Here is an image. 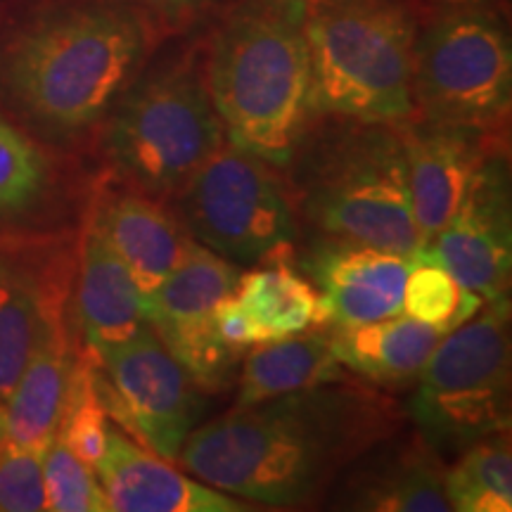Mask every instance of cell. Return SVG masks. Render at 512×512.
Returning a JSON list of instances; mask_svg holds the SVG:
<instances>
[{"label":"cell","mask_w":512,"mask_h":512,"mask_svg":"<svg viewBox=\"0 0 512 512\" xmlns=\"http://www.w3.org/2000/svg\"><path fill=\"white\" fill-rule=\"evenodd\" d=\"M406 427V406L394 396L344 377L233 406L197 425L176 460L200 482L249 503L313 508L354 460Z\"/></svg>","instance_id":"1"},{"label":"cell","mask_w":512,"mask_h":512,"mask_svg":"<svg viewBox=\"0 0 512 512\" xmlns=\"http://www.w3.org/2000/svg\"><path fill=\"white\" fill-rule=\"evenodd\" d=\"M164 38L155 19L126 0H69L12 38L0 83L36 131L69 140L105 121Z\"/></svg>","instance_id":"2"},{"label":"cell","mask_w":512,"mask_h":512,"mask_svg":"<svg viewBox=\"0 0 512 512\" xmlns=\"http://www.w3.org/2000/svg\"><path fill=\"white\" fill-rule=\"evenodd\" d=\"M309 0H235L204 36V76L228 140L278 169L311 119Z\"/></svg>","instance_id":"3"},{"label":"cell","mask_w":512,"mask_h":512,"mask_svg":"<svg viewBox=\"0 0 512 512\" xmlns=\"http://www.w3.org/2000/svg\"><path fill=\"white\" fill-rule=\"evenodd\" d=\"M280 171L316 238L420 254L399 126L316 114Z\"/></svg>","instance_id":"4"},{"label":"cell","mask_w":512,"mask_h":512,"mask_svg":"<svg viewBox=\"0 0 512 512\" xmlns=\"http://www.w3.org/2000/svg\"><path fill=\"white\" fill-rule=\"evenodd\" d=\"M102 155L126 188L171 202L228 140L204 76V36L159 43L100 124Z\"/></svg>","instance_id":"5"},{"label":"cell","mask_w":512,"mask_h":512,"mask_svg":"<svg viewBox=\"0 0 512 512\" xmlns=\"http://www.w3.org/2000/svg\"><path fill=\"white\" fill-rule=\"evenodd\" d=\"M418 0H309V110L399 126L413 119Z\"/></svg>","instance_id":"6"},{"label":"cell","mask_w":512,"mask_h":512,"mask_svg":"<svg viewBox=\"0 0 512 512\" xmlns=\"http://www.w3.org/2000/svg\"><path fill=\"white\" fill-rule=\"evenodd\" d=\"M510 377V297H501L439 339L415 377L408 422L448 463L479 439L510 430Z\"/></svg>","instance_id":"7"},{"label":"cell","mask_w":512,"mask_h":512,"mask_svg":"<svg viewBox=\"0 0 512 512\" xmlns=\"http://www.w3.org/2000/svg\"><path fill=\"white\" fill-rule=\"evenodd\" d=\"M413 117L508 131L512 43L494 8L422 12L413 48Z\"/></svg>","instance_id":"8"},{"label":"cell","mask_w":512,"mask_h":512,"mask_svg":"<svg viewBox=\"0 0 512 512\" xmlns=\"http://www.w3.org/2000/svg\"><path fill=\"white\" fill-rule=\"evenodd\" d=\"M169 204L197 245L235 266L297 256L302 223L283 174L233 140H226Z\"/></svg>","instance_id":"9"},{"label":"cell","mask_w":512,"mask_h":512,"mask_svg":"<svg viewBox=\"0 0 512 512\" xmlns=\"http://www.w3.org/2000/svg\"><path fill=\"white\" fill-rule=\"evenodd\" d=\"M95 358L107 415L150 451L174 463L204 415V392L188 370L150 325Z\"/></svg>","instance_id":"10"},{"label":"cell","mask_w":512,"mask_h":512,"mask_svg":"<svg viewBox=\"0 0 512 512\" xmlns=\"http://www.w3.org/2000/svg\"><path fill=\"white\" fill-rule=\"evenodd\" d=\"M240 266L197 245L159 283L143 294L145 320L204 394L235 382L242 351L228 344L216 328L214 311L233 297Z\"/></svg>","instance_id":"11"},{"label":"cell","mask_w":512,"mask_h":512,"mask_svg":"<svg viewBox=\"0 0 512 512\" xmlns=\"http://www.w3.org/2000/svg\"><path fill=\"white\" fill-rule=\"evenodd\" d=\"M508 150L484 159L451 221L420 249L484 302L510 297L512 211Z\"/></svg>","instance_id":"12"},{"label":"cell","mask_w":512,"mask_h":512,"mask_svg":"<svg viewBox=\"0 0 512 512\" xmlns=\"http://www.w3.org/2000/svg\"><path fill=\"white\" fill-rule=\"evenodd\" d=\"M399 133L413 219L425 247L456 214L484 159L508 150V131H477L413 117L399 124Z\"/></svg>","instance_id":"13"},{"label":"cell","mask_w":512,"mask_h":512,"mask_svg":"<svg viewBox=\"0 0 512 512\" xmlns=\"http://www.w3.org/2000/svg\"><path fill=\"white\" fill-rule=\"evenodd\" d=\"M415 256L366 242L316 238L299 254L320 297L323 328L358 325L403 313V287Z\"/></svg>","instance_id":"14"},{"label":"cell","mask_w":512,"mask_h":512,"mask_svg":"<svg viewBox=\"0 0 512 512\" xmlns=\"http://www.w3.org/2000/svg\"><path fill=\"white\" fill-rule=\"evenodd\" d=\"M446 463L413 427L354 460L325 494V508L366 512H451Z\"/></svg>","instance_id":"15"},{"label":"cell","mask_w":512,"mask_h":512,"mask_svg":"<svg viewBox=\"0 0 512 512\" xmlns=\"http://www.w3.org/2000/svg\"><path fill=\"white\" fill-rule=\"evenodd\" d=\"M110 510L117 512H245L226 491L183 475L150 448H140L121 430L110 427L107 446L95 465Z\"/></svg>","instance_id":"16"},{"label":"cell","mask_w":512,"mask_h":512,"mask_svg":"<svg viewBox=\"0 0 512 512\" xmlns=\"http://www.w3.org/2000/svg\"><path fill=\"white\" fill-rule=\"evenodd\" d=\"M76 351L64 320V294L50 299L29 363L0 408L3 432L19 446L46 451L60 427Z\"/></svg>","instance_id":"17"},{"label":"cell","mask_w":512,"mask_h":512,"mask_svg":"<svg viewBox=\"0 0 512 512\" xmlns=\"http://www.w3.org/2000/svg\"><path fill=\"white\" fill-rule=\"evenodd\" d=\"M91 214L143 294L155 290L195 247L169 202L126 185L102 195Z\"/></svg>","instance_id":"18"},{"label":"cell","mask_w":512,"mask_h":512,"mask_svg":"<svg viewBox=\"0 0 512 512\" xmlns=\"http://www.w3.org/2000/svg\"><path fill=\"white\" fill-rule=\"evenodd\" d=\"M76 318L93 356L126 342L147 325L143 292L93 214H88L81 242Z\"/></svg>","instance_id":"19"},{"label":"cell","mask_w":512,"mask_h":512,"mask_svg":"<svg viewBox=\"0 0 512 512\" xmlns=\"http://www.w3.org/2000/svg\"><path fill=\"white\" fill-rule=\"evenodd\" d=\"M328 330L339 366L380 389L415 382L444 337V332L406 313Z\"/></svg>","instance_id":"20"},{"label":"cell","mask_w":512,"mask_h":512,"mask_svg":"<svg viewBox=\"0 0 512 512\" xmlns=\"http://www.w3.org/2000/svg\"><path fill=\"white\" fill-rule=\"evenodd\" d=\"M344 377L347 370L339 366L332 351L330 330L309 328L297 335L254 344L242 363L233 406H252Z\"/></svg>","instance_id":"21"},{"label":"cell","mask_w":512,"mask_h":512,"mask_svg":"<svg viewBox=\"0 0 512 512\" xmlns=\"http://www.w3.org/2000/svg\"><path fill=\"white\" fill-rule=\"evenodd\" d=\"M235 299L254 323L261 342L323 328L318 290L290 259H273L240 273Z\"/></svg>","instance_id":"22"},{"label":"cell","mask_w":512,"mask_h":512,"mask_svg":"<svg viewBox=\"0 0 512 512\" xmlns=\"http://www.w3.org/2000/svg\"><path fill=\"white\" fill-rule=\"evenodd\" d=\"M55 294L60 292L38 285L17 268L0 264V408L29 363Z\"/></svg>","instance_id":"23"},{"label":"cell","mask_w":512,"mask_h":512,"mask_svg":"<svg viewBox=\"0 0 512 512\" xmlns=\"http://www.w3.org/2000/svg\"><path fill=\"white\" fill-rule=\"evenodd\" d=\"M444 491L451 510H512V446L510 430L491 434L467 446L444 470Z\"/></svg>","instance_id":"24"},{"label":"cell","mask_w":512,"mask_h":512,"mask_svg":"<svg viewBox=\"0 0 512 512\" xmlns=\"http://www.w3.org/2000/svg\"><path fill=\"white\" fill-rule=\"evenodd\" d=\"M107 408L98 389V358L91 351L76 354L67 403H64L57 437L86 465L95 467L107 446Z\"/></svg>","instance_id":"25"},{"label":"cell","mask_w":512,"mask_h":512,"mask_svg":"<svg viewBox=\"0 0 512 512\" xmlns=\"http://www.w3.org/2000/svg\"><path fill=\"white\" fill-rule=\"evenodd\" d=\"M484 306L479 294L465 290L437 261L418 254L403 287V313L432 325L439 332H451L472 318Z\"/></svg>","instance_id":"26"},{"label":"cell","mask_w":512,"mask_h":512,"mask_svg":"<svg viewBox=\"0 0 512 512\" xmlns=\"http://www.w3.org/2000/svg\"><path fill=\"white\" fill-rule=\"evenodd\" d=\"M48 183L50 166L41 147L0 117V219L34 209Z\"/></svg>","instance_id":"27"},{"label":"cell","mask_w":512,"mask_h":512,"mask_svg":"<svg viewBox=\"0 0 512 512\" xmlns=\"http://www.w3.org/2000/svg\"><path fill=\"white\" fill-rule=\"evenodd\" d=\"M43 486H46V510L110 512L95 467L76 458L57 434L43 451Z\"/></svg>","instance_id":"28"},{"label":"cell","mask_w":512,"mask_h":512,"mask_svg":"<svg viewBox=\"0 0 512 512\" xmlns=\"http://www.w3.org/2000/svg\"><path fill=\"white\" fill-rule=\"evenodd\" d=\"M46 510L43 451L19 446L0 425V512Z\"/></svg>","instance_id":"29"},{"label":"cell","mask_w":512,"mask_h":512,"mask_svg":"<svg viewBox=\"0 0 512 512\" xmlns=\"http://www.w3.org/2000/svg\"><path fill=\"white\" fill-rule=\"evenodd\" d=\"M145 10L166 36L200 29L207 19H214L223 8L235 0H126Z\"/></svg>","instance_id":"30"},{"label":"cell","mask_w":512,"mask_h":512,"mask_svg":"<svg viewBox=\"0 0 512 512\" xmlns=\"http://www.w3.org/2000/svg\"><path fill=\"white\" fill-rule=\"evenodd\" d=\"M214 318H216V328H219L221 337L226 339L228 344H233V347L247 349L261 342L259 332H256L252 320L247 318V313L242 311V306L238 304V299H235V294L219 302V306H216L214 311Z\"/></svg>","instance_id":"31"},{"label":"cell","mask_w":512,"mask_h":512,"mask_svg":"<svg viewBox=\"0 0 512 512\" xmlns=\"http://www.w3.org/2000/svg\"><path fill=\"white\" fill-rule=\"evenodd\" d=\"M427 10H446V8H494L498 0H418Z\"/></svg>","instance_id":"32"}]
</instances>
